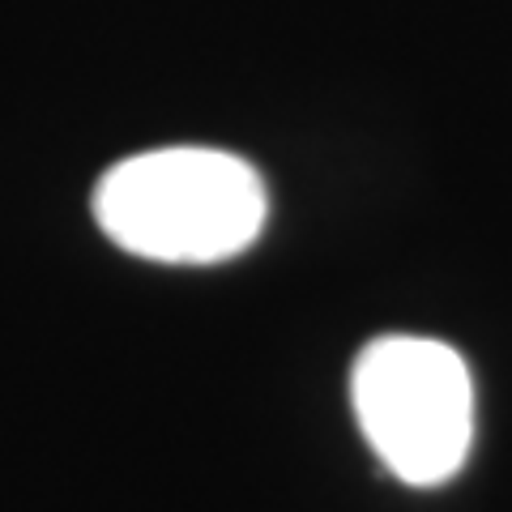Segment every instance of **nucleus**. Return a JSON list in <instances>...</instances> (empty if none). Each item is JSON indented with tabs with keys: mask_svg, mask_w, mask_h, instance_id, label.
<instances>
[{
	"mask_svg": "<svg viewBox=\"0 0 512 512\" xmlns=\"http://www.w3.org/2000/svg\"><path fill=\"white\" fill-rule=\"evenodd\" d=\"M265 184L244 158L205 146L150 150L111 167L94 218L124 252L163 265L239 256L265 227Z\"/></svg>",
	"mask_w": 512,
	"mask_h": 512,
	"instance_id": "f257e3e1",
	"label": "nucleus"
},
{
	"mask_svg": "<svg viewBox=\"0 0 512 512\" xmlns=\"http://www.w3.org/2000/svg\"><path fill=\"white\" fill-rule=\"evenodd\" d=\"M350 397L384 470L410 487L448 483L470 457L474 380L453 346L431 338H376L359 350Z\"/></svg>",
	"mask_w": 512,
	"mask_h": 512,
	"instance_id": "f03ea898",
	"label": "nucleus"
}]
</instances>
